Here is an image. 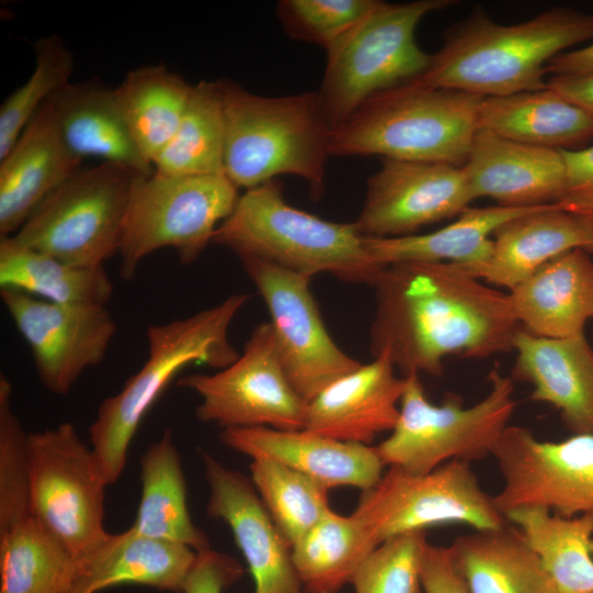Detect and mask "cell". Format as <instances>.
Masks as SVG:
<instances>
[{
  "instance_id": "11",
  "label": "cell",
  "mask_w": 593,
  "mask_h": 593,
  "mask_svg": "<svg viewBox=\"0 0 593 593\" xmlns=\"http://www.w3.org/2000/svg\"><path fill=\"white\" fill-rule=\"evenodd\" d=\"M30 513L80 562L104 541L107 486L70 423L29 434Z\"/></svg>"
},
{
  "instance_id": "28",
  "label": "cell",
  "mask_w": 593,
  "mask_h": 593,
  "mask_svg": "<svg viewBox=\"0 0 593 593\" xmlns=\"http://www.w3.org/2000/svg\"><path fill=\"white\" fill-rule=\"evenodd\" d=\"M197 553L186 545L145 536L130 527L108 535L81 563L78 582L88 593L121 584L181 593Z\"/></svg>"
},
{
  "instance_id": "46",
  "label": "cell",
  "mask_w": 593,
  "mask_h": 593,
  "mask_svg": "<svg viewBox=\"0 0 593 593\" xmlns=\"http://www.w3.org/2000/svg\"><path fill=\"white\" fill-rule=\"evenodd\" d=\"M547 88L556 91L593 118V70L550 76Z\"/></svg>"
},
{
  "instance_id": "14",
  "label": "cell",
  "mask_w": 593,
  "mask_h": 593,
  "mask_svg": "<svg viewBox=\"0 0 593 593\" xmlns=\"http://www.w3.org/2000/svg\"><path fill=\"white\" fill-rule=\"evenodd\" d=\"M270 314L278 355L296 393L309 403L360 367L334 342L310 289L311 278L258 258L238 257Z\"/></svg>"
},
{
  "instance_id": "30",
  "label": "cell",
  "mask_w": 593,
  "mask_h": 593,
  "mask_svg": "<svg viewBox=\"0 0 593 593\" xmlns=\"http://www.w3.org/2000/svg\"><path fill=\"white\" fill-rule=\"evenodd\" d=\"M479 126L514 142L557 150L579 149L593 138V118L547 87L482 98Z\"/></svg>"
},
{
  "instance_id": "4",
  "label": "cell",
  "mask_w": 593,
  "mask_h": 593,
  "mask_svg": "<svg viewBox=\"0 0 593 593\" xmlns=\"http://www.w3.org/2000/svg\"><path fill=\"white\" fill-rule=\"evenodd\" d=\"M224 111V171L239 189L256 188L280 175L309 183L322 195L331 128L317 92L265 97L219 80Z\"/></svg>"
},
{
  "instance_id": "16",
  "label": "cell",
  "mask_w": 593,
  "mask_h": 593,
  "mask_svg": "<svg viewBox=\"0 0 593 593\" xmlns=\"http://www.w3.org/2000/svg\"><path fill=\"white\" fill-rule=\"evenodd\" d=\"M0 294L49 392L69 393L87 369L104 359L116 333L107 305L55 303L14 289H0Z\"/></svg>"
},
{
  "instance_id": "49",
  "label": "cell",
  "mask_w": 593,
  "mask_h": 593,
  "mask_svg": "<svg viewBox=\"0 0 593 593\" xmlns=\"http://www.w3.org/2000/svg\"><path fill=\"white\" fill-rule=\"evenodd\" d=\"M593 593V592H592Z\"/></svg>"
},
{
  "instance_id": "3",
  "label": "cell",
  "mask_w": 593,
  "mask_h": 593,
  "mask_svg": "<svg viewBox=\"0 0 593 593\" xmlns=\"http://www.w3.org/2000/svg\"><path fill=\"white\" fill-rule=\"evenodd\" d=\"M248 300L249 294H231L188 317L147 327L145 362L120 392L101 402L89 428L91 450L107 485L120 479L142 419L174 377L192 363L221 370L237 359L228 329Z\"/></svg>"
},
{
  "instance_id": "44",
  "label": "cell",
  "mask_w": 593,
  "mask_h": 593,
  "mask_svg": "<svg viewBox=\"0 0 593 593\" xmlns=\"http://www.w3.org/2000/svg\"><path fill=\"white\" fill-rule=\"evenodd\" d=\"M243 573L234 558L210 548L197 553L181 593H223Z\"/></svg>"
},
{
  "instance_id": "17",
  "label": "cell",
  "mask_w": 593,
  "mask_h": 593,
  "mask_svg": "<svg viewBox=\"0 0 593 593\" xmlns=\"http://www.w3.org/2000/svg\"><path fill=\"white\" fill-rule=\"evenodd\" d=\"M474 200L462 166L383 158L355 223L366 237L407 236L458 216Z\"/></svg>"
},
{
  "instance_id": "18",
  "label": "cell",
  "mask_w": 593,
  "mask_h": 593,
  "mask_svg": "<svg viewBox=\"0 0 593 593\" xmlns=\"http://www.w3.org/2000/svg\"><path fill=\"white\" fill-rule=\"evenodd\" d=\"M203 468L210 496L206 514L232 530L250 572L254 593H304L292 547L260 500L250 479L209 454Z\"/></svg>"
},
{
  "instance_id": "21",
  "label": "cell",
  "mask_w": 593,
  "mask_h": 593,
  "mask_svg": "<svg viewBox=\"0 0 593 593\" xmlns=\"http://www.w3.org/2000/svg\"><path fill=\"white\" fill-rule=\"evenodd\" d=\"M512 380L532 385L530 399L552 406L571 434L593 435V347L584 334L545 338L517 331Z\"/></svg>"
},
{
  "instance_id": "20",
  "label": "cell",
  "mask_w": 593,
  "mask_h": 593,
  "mask_svg": "<svg viewBox=\"0 0 593 593\" xmlns=\"http://www.w3.org/2000/svg\"><path fill=\"white\" fill-rule=\"evenodd\" d=\"M387 353L337 379L307 403L304 429L342 441L369 445L392 430L400 415L405 377Z\"/></svg>"
},
{
  "instance_id": "8",
  "label": "cell",
  "mask_w": 593,
  "mask_h": 593,
  "mask_svg": "<svg viewBox=\"0 0 593 593\" xmlns=\"http://www.w3.org/2000/svg\"><path fill=\"white\" fill-rule=\"evenodd\" d=\"M455 0L380 1L377 8L326 52V67L317 92L331 131L372 97L415 81L432 55L418 46L415 31L434 11Z\"/></svg>"
},
{
  "instance_id": "22",
  "label": "cell",
  "mask_w": 593,
  "mask_h": 593,
  "mask_svg": "<svg viewBox=\"0 0 593 593\" xmlns=\"http://www.w3.org/2000/svg\"><path fill=\"white\" fill-rule=\"evenodd\" d=\"M81 164L67 146L47 101L0 158V237L14 235Z\"/></svg>"
},
{
  "instance_id": "29",
  "label": "cell",
  "mask_w": 593,
  "mask_h": 593,
  "mask_svg": "<svg viewBox=\"0 0 593 593\" xmlns=\"http://www.w3.org/2000/svg\"><path fill=\"white\" fill-rule=\"evenodd\" d=\"M449 547L469 593H559L539 557L512 524L473 529Z\"/></svg>"
},
{
  "instance_id": "36",
  "label": "cell",
  "mask_w": 593,
  "mask_h": 593,
  "mask_svg": "<svg viewBox=\"0 0 593 593\" xmlns=\"http://www.w3.org/2000/svg\"><path fill=\"white\" fill-rule=\"evenodd\" d=\"M376 548L354 514L331 510L292 546L304 593H338Z\"/></svg>"
},
{
  "instance_id": "35",
  "label": "cell",
  "mask_w": 593,
  "mask_h": 593,
  "mask_svg": "<svg viewBox=\"0 0 593 593\" xmlns=\"http://www.w3.org/2000/svg\"><path fill=\"white\" fill-rule=\"evenodd\" d=\"M82 564L35 518L0 533V593H70Z\"/></svg>"
},
{
  "instance_id": "39",
  "label": "cell",
  "mask_w": 593,
  "mask_h": 593,
  "mask_svg": "<svg viewBox=\"0 0 593 593\" xmlns=\"http://www.w3.org/2000/svg\"><path fill=\"white\" fill-rule=\"evenodd\" d=\"M33 48L35 66L31 76L0 107V158L44 103L70 82L75 68L72 52L57 34L38 38Z\"/></svg>"
},
{
  "instance_id": "15",
  "label": "cell",
  "mask_w": 593,
  "mask_h": 593,
  "mask_svg": "<svg viewBox=\"0 0 593 593\" xmlns=\"http://www.w3.org/2000/svg\"><path fill=\"white\" fill-rule=\"evenodd\" d=\"M493 457L503 478L493 502L503 515L541 506L563 517L593 516V435L546 441L527 427L510 425Z\"/></svg>"
},
{
  "instance_id": "23",
  "label": "cell",
  "mask_w": 593,
  "mask_h": 593,
  "mask_svg": "<svg viewBox=\"0 0 593 593\" xmlns=\"http://www.w3.org/2000/svg\"><path fill=\"white\" fill-rule=\"evenodd\" d=\"M477 199L497 205L533 208L556 204L566 182L562 150L514 142L479 130L463 164Z\"/></svg>"
},
{
  "instance_id": "33",
  "label": "cell",
  "mask_w": 593,
  "mask_h": 593,
  "mask_svg": "<svg viewBox=\"0 0 593 593\" xmlns=\"http://www.w3.org/2000/svg\"><path fill=\"white\" fill-rule=\"evenodd\" d=\"M539 557L559 593L593 592V516L563 517L546 507L504 514Z\"/></svg>"
},
{
  "instance_id": "12",
  "label": "cell",
  "mask_w": 593,
  "mask_h": 593,
  "mask_svg": "<svg viewBox=\"0 0 593 593\" xmlns=\"http://www.w3.org/2000/svg\"><path fill=\"white\" fill-rule=\"evenodd\" d=\"M353 514L376 547L429 527L463 524L482 530L507 523L469 462L461 460L448 461L425 474L389 467L373 488L363 491Z\"/></svg>"
},
{
  "instance_id": "19",
  "label": "cell",
  "mask_w": 593,
  "mask_h": 593,
  "mask_svg": "<svg viewBox=\"0 0 593 593\" xmlns=\"http://www.w3.org/2000/svg\"><path fill=\"white\" fill-rule=\"evenodd\" d=\"M224 445L251 459L267 458L324 484L367 491L383 475L376 447L342 441L307 429L234 427L221 432Z\"/></svg>"
},
{
  "instance_id": "40",
  "label": "cell",
  "mask_w": 593,
  "mask_h": 593,
  "mask_svg": "<svg viewBox=\"0 0 593 593\" xmlns=\"http://www.w3.org/2000/svg\"><path fill=\"white\" fill-rule=\"evenodd\" d=\"M12 384L0 376V533L31 516L27 437L11 404Z\"/></svg>"
},
{
  "instance_id": "27",
  "label": "cell",
  "mask_w": 593,
  "mask_h": 593,
  "mask_svg": "<svg viewBox=\"0 0 593 593\" xmlns=\"http://www.w3.org/2000/svg\"><path fill=\"white\" fill-rule=\"evenodd\" d=\"M48 101L67 146L79 158L124 165L141 175L154 171L130 135L114 88L96 80L69 82Z\"/></svg>"
},
{
  "instance_id": "13",
  "label": "cell",
  "mask_w": 593,
  "mask_h": 593,
  "mask_svg": "<svg viewBox=\"0 0 593 593\" xmlns=\"http://www.w3.org/2000/svg\"><path fill=\"white\" fill-rule=\"evenodd\" d=\"M177 385L200 396L199 421L225 428L303 429L307 403L296 393L281 365L270 322L250 333L243 354L212 374L191 373Z\"/></svg>"
},
{
  "instance_id": "10",
  "label": "cell",
  "mask_w": 593,
  "mask_h": 593,
  "mask_svg": "<svg viewBox=\"0 0 593 593\" xmlns=\"http://www.w3.org/2000/svg\"><path fill=\"white\" fill-rule=\"evenodd\" d=\"M137 175L114 163L81 167L48 194L12 236L69 264L104 267L118 254Z\"/></svg>"
},
{
  "instance_id": "7",
  "label": "cell",
  "mask_w": 593,
  "mask_h": 593,
  "mask_svg": "<svg viewBox=\"0 0 593 593\" xmlns=\"http://www.w3.org/2000/svg\"><path fill=\"white\" fill-rule=\"evenodd\" d=\"M489 391L470 406L446 393L440 404L427 399L418 373L405 377L400 415L376 449L384 463L413 474L428 473L451 460L493 456L516 409L514 381L497 363L488 374Z\"/></svg>"
},
{
  "instance_id": "37",
  "label": "cell",
  "mask_w": 593,
  "mask_h": 593,
  "mask_svg": "<svg viewBox=\"0 0 593 593\" xmlns=\"http://www.w3.org/2000/svg\"><path fill=\"white\" fill-rule=\"evenodd\" d=\"M225 125L217 81L192 85L179 126L155 159V171L176 175H220L224 171Z\"/></svg>"
},
{
  "instance_id": "45",
  "label": "cell",
  "mask_w": 593,
  "mask_h": 593,
  "mask_svg": "<svg viewBox=\"0 0 593 593\" xmlns=\"http://www.w3.org/2000/svg\"><path fill=\"white\" fill-rule=\"evenodd\" d=\"M424 593H469L457 571L450 547L426 544L421 563Z\"/></svg>"
},
{
  "instance_id": "43",
  "label": "cell",
  "mask_w": 593,
  "mask_h": 593,
  "mask_svg": "<svg viewBox=\"0 0 593 593\" xmlns=\"http://www.w3.org/2000/svg\"><path fill=\"white\" fill-rule=\"evenodd\" d=\"M562 153L566 182L556 204L593 226V145Z\"/></svg>"
},
{
  "instance_id": "9",
  "label": "cell",
  "mask_w": 593,
  "mask_h": 593,
  "mask_svg": "<svg viewBox=\"0 0 593 593\" xmlns=\"http://www.w3.org/2000/svg\"><path fill=\"white\" fill-rule=\"evenodd\" d=\"M238 198L225 174L137 175L119 240L121 278L132 280L141 262L161 248L174 249L181 264L195 261Z\"/></svg>"
},
{
  "instance_id": "42",
  "label": "cell",
  "mask_w": 593,
  "mask_h": 593,
  "mask_svg": "<svg viewBox=\"0 0 593 593\" xmlns=\"http://www.w3.org/2000/svg\"><path fill=\"white\" fill-rule=\"evenodd\" d=\"M425 532L390 538L362 561L351 583L355 593H424L421 563L427 544Z\"/></svg>"
},
{
  "instance_id": "41",
  "label": "cell",
  "mask_w": 593,
  "mask_h": 593,
  "mask_svg": "<svg viewBox=\"0 0 593 593\" xmlns=\"http://www.w3.org/2000/svg\"><path fill=\"white\" fill-rule=\"evenodd\" d=\"M378 0H281L277 15L293 40L318 45L327 52L369 15Z\"/></svg>"
},
{
  "instance_id": "26",
  "label": "cell",
  "mask_w": 593,
  "mask_h": 593,
  "mask_svg": "<svg viewBox=\"0 0 593 593\" xmlns=\"http://www.w3.org/2000/svg\"><path fill=\"white\" fill-rule=\"evenodd\" d=\"M536 208L469 206L452 223L434 232L366 237L365 244L372 260L381 267L400 262H448L479 277L493 253L491 235L506 222Z\"/></svg>"
},
{
  "instance_id": "32",
  "label": "cell",
  "mask_w": 593,
  "mask_h": 593,
  "mask_svg": "<svg viewBox=\"0 0 593 593\" xmlns=\"http://www.w3.org/2000/svg\"><path fill=\"white\" fill-rule=\"evenodd\" d=\"M191 89L163 64L136 67L114 88L130 135L152 166L176 133Z\"/></svg>"
},
{
  "instance_id": "25",
  "label": "cell",
  "mask_w": 593,
  "mask_h": 593,
  "mask_svg": "<svg viewBox=\"0 0 593 593\" xmlns=\"http://www.w3.org/2000/svg\"><path fill=\"white\" fill-rule=\"evenodd\" d=\"M575 248L593 254V226L547 204L517 216L493 234V253L479 279L508 291L550 259Z\"/></svg>"
},
{
  "instance_id": "1",
  "label": "cell",
  "mask_w": 593,
  "mask_h": 593,
  "mask_svg": "<svg viewBox=\"0 0 593 593\" xmlns=\"http://www.w3.org/2000/svg\"><path fill=\"white\" fill-rule=\"evenodd\" d=\"M371 287L370 351L387 353L403 377H439L449 356L483 359L513 350L521 325L508 293L456 265H389Z\"/></svg>"
},
{
  "instance_id": "6",
  "label": "cell",
  "mask_w": 593,
  "mask_h": 593,
  "mask_svg": "<svg viewBox=\"0 0 593 593\" xmlns=\"http://www.w3.org/2000/svg\"><path fill=\"white\" fill-rule=\"evenodd\" d=\"M481 97L406 83L361 104L329 133V156L463 166L480 130Z\"/></svg>"
},
{
  "instance_id": "31",
  "label": "cell",
  "mask_w": 593,
  "mask_h": 593,
  "mask_svg": "<svg viewBox=\"0 0 593 593\" xmlns=\"http://www.w3.org/2000/svg\"><path fill=\"white\" fill-rule=\"evenodd\" d=\"M142 494L135 532L186 545L195 552L210 549L206 534L192 522L186 480L172 432L165 429L141 458Z\"/></svg>"
},
{
  "instance_id": "48",
  "label": "cell",
  "mask_w": 593,
  "mask_h": 593,
  "mask_svg": "<svg viewBox=\"0 0 593 593\" xmlns=\"http://www.w3.org/2000/svg\"><path fill=\"white\" fill-rule=\"evenodd\" d=\"M70 593H88V592L79 582H77L76 586L72 589Z\"/></svg>"
},
{
  "instance_id": "34",
  "label": "cell",
  "mask_w": 593,
  "mask_h": 593,
  "mask_svg": "<svg viewBox=\"0 0 593 593\" xmlns=\"http://www.w3.org/2000/svg\"><path fill=\"white\" fill-rule=\"evenodd\" d=\"M0 289L64 304L107 305L113 283L104 267H82L0 237Z\"/></svg>"
},
{
  "instance_id": "47",
  "label": "cell",
  "mask_w": 593,
  "mask_h": 593,
  "mask_svg": "<svg viewBox=\"0 0 593 593\" xmlns=\"http://www.w3.org/2000/svg\"><path fill=\"white\" fill-rule=\"evenodd\" d=\"M593 70V41L552 58L547 65L550 76L571 75Z\"/></svg>"
},
{
  "instance_id": "5",
  "label": "cell",
  "mask_w": 593,
  "mask_h": 593,
  "mask_svg": "<svg viewBox=\"0 0 593 593\" xmlns=\"http://www.w3.org/2000/svg\"><path fill=\"white\" fill-rule=\"evenodd\" d=\"M357 224L337 223L290 205L269 181L245 190L213 243L309 277L328 273L372 286L383 267L370 257Z\"/></svg>"
},
{
  "instance_id": "2",
  "label": "cell",
  "mask_w": 593,
  "mask_h": 593,
  "mask_svg": "<svg viewBox=\"0 0 593 593\" xmlns=\"http://www.w3.org/2000/svg\"><path fill=\"white\" fill-rule=\"evenodd\" d=\"M593 41V12L550 8L522 23L503 25L483 11L455 24L414 83L481 98L541 90L548 63Z\"/></svg>"
},
{
  "instance_id": "24",
  "label": "cell",
  "mask_w": 593,
  "mask_h": 593,
  "mask_svg": "<svg viewBox=\"0 0 593 593\" xmlns=\"http://www.w3.org/2000/svg\"><path fill=\"white\" fill-rule=\"evenodd\" d=\"M521 327L545 338L584 334L593 320V259L583 248L566 251L539 267L508 292Z\"/></svg>"
},
{
  "instance_id": "38",
  "label": "cell",
  "mask_w": 593,
  "mask_h": 593,
  "mask_svg": "<svg viewBox=\"0 0 593 593\" xmlns=\"http://www.w3.org/2000/svg\"><path fill=\"white\" fill-rule=\"evenodd\" d=\"M250 481L273 522L293 544L332 508L328 488L267 458H254Z\"/></svg>"
}]
</instances>
